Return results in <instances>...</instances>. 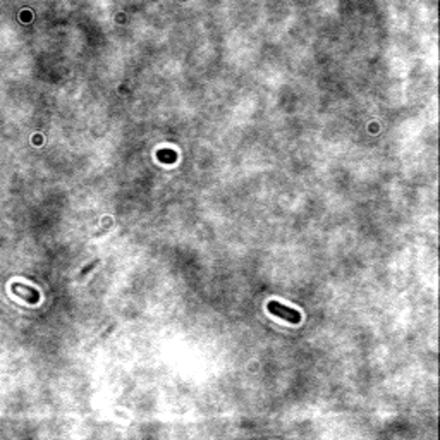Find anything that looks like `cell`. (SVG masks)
Wrapping results in <instances>:
<instances>
[{"instance_id":"obj_1","label":"cell","mask_w":440,"mask_h":440,"mask_svg":"<svg viewBox=\"0 0 440 440\" xmlns=\"http://www.w3.org/2000/svg\"><path fill=\"white\" fill-rule=\"evenodd\" d=\"M268 311H270L274 317H279L282 320H287L289 323H299L301 322V313L294 308H289V306L282 305L279 301H268L267 305Z\"/></svg>"}]
</instances>
